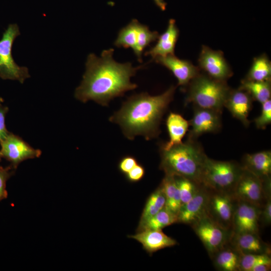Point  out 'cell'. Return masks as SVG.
Here are the masks:
<instances>
[{
	"mask_svg": "<svg viewBox=\"0 0 271 271\" xmlns=\"http://www.w3.org/2000/svg\"><path fill=\"white\" fill-rule=\"evenodd\" d=\"M113 52L110 48L103 50L100 57L93 53L88 55L83 79L75 89L77 99L83 103L93 100L106 106L111 99L137 87L130 79L144 66L135 67L130 62L118 63L113 59Z\"/></svg>",
	"mask_w": 271,
	"mask_h": 271,
	"instance_id": "obj_1",
	"label": "cell"
},
{
	"mask_svg": "<svg viewBox=\"0 0 271 271\" xmlns=\"http://www.w3.org/2000/svg\"><path fill=\"white\" fill-rule=\"evenodd\" d=\"M176 87L171 86L161 94L152 96L147 92L133 95L109 120L118 124L124 136L130 140L142 136L152 140L160 133L162 117L173 98Z\"/></svg>",
	"mask_w": 271,
	"mask_h": 271,
	"instance_id": "obj_2",
	"label": "cell"
},
{
	"mask_svg": "<svg viewBox=\"0 0 271 271\" xmlns=\"http://www.w3.org/2000/svg\"><path fill=\"white\" fill-rule=\"evenodd\" d=\"M160 167L166 175L179 176L201 184L207 156L194 140L174 146L168 150L160 148Z\"/></svg>",
	"mask_w": 271,
	"mask_h": 271,
	"instance_id": "obj_3",
	"label": "cell"
},
{
	"mask_svg": "<svg viewBox=\"0 0 271 271\" xmlns=\"http://www.w3.org/2000/svg\"><path fill=\"white\" fill-rule=\"evenodd\" d=\"M186 103L221 112L231 90L226 81L199 74L189 83Z\"/></svg>",
	"mask_w": 271,
	"mask_h": 271,
	"instance_id": "obj_4",
	"label": "cell"
},
{
	"mask_svg": "<svg viewBox=\"0 0 271 271\" xmlns=\"http://www.w3.org/2000/svg\"><path fill=\"white\" fill-rule=\"evenodd\" d=\"M243 170L236 162L217 161L207 157L201 184L211 190L232 193Z\"/></svg>",
	"mask_w": 271,
	"mask_h": 271,
	"instance_id": "obj_5",
	"label": "cell"
},
{
	"mask_svg": "<svg viewBox=\"0 0 271 271\" xmlns=\"http://www.w3.org/2000/svg\"><path fill=\"white\" fill-rule=\"evenodd\" d=\"M20 34L16 24H10L0 40V77L5 80H18L23 83L29 78L28 69L16 64L12 54L15 39Z\"/></svg>",
	"mask_w": 271,
	"mask_h": 271,
	"instance_id": "obj_6",
	"label": "cell"
},
{
	"mask_svg": "<svg viewBox=\"0 0 271 271\" xmlns=\"http://www.w3.org/2000/svg\"><path fill=\"white\" fill-rule=\"evenodd\" d=\"M243 169L232 194L236 199L261 208L270 196V179L263 180Z\"/></svg>",
	"mask_w": 271,
	"mask_h": 271,
	"instance_id": "obj_7",
	"label": "cell"
},
{
	"mask_svg": "<svg viewBox=\"0 0 271 271\" xmlns=\"http://www.w3.org/2000/svg\"><path fill=\"white\" fill-rule=\"evenodd\" d=\"M156 31H151L148 26L133 19L121 29L114 44L117 47L130 48L140 62H142L144 50L159 37Z\"/></svg>",
	"mask_w": 271,
	"mask_h": 271,
	"instance_id": "obj_8",
	"label": "cell"
},
{
	"mask_svg": "<svg viewBox=\"0 0 271 271\" xmlns=\"http://www.w3.org/2000/svg\"><path fill=\"white\" fill-rule=\"evenodd\" d=\"M208 189L205 215L222 227L232 231L237 199L232 193Z\"/></svg>",
	"mask_w": 271,
	"mask_h": 271,
	"instance_id": "obj_9",
	"label": "cell"
},
{
	"mask_svg": "<svg viewBox=\"0 0 271 271\" xmlns=\"http://www.w3.org/2000/svg\"><path fill=\"white\" fill-rule=\"evenodd\" d=\"M191 226L210 257L230 242L232 231L222 227L206 215Z\"/></svg>",
	"mask_w": 271,
	"mask_h": 271,
	"instance_id": "obj_10",
	"label": "cell"
},
{
	"mask_svg": "<svg viewBox=\"0 0 271 271\" xmlns=\"http://www.w3.org/2000/svg\"><path fill=\"white\" fill-rule=\"evenodd\" d=\"M41 151L34 149L21 137L12 132L0 142V157L9 161L16 169L22 162L39 157Z\"/></svg>",
	"mask_w": 271,
	"mask_h": 271,
	"instance_id": "obj_11",
	"label": "cell"
},
{
	"mask_svg": "<svg viewBox=\"0 0 271 271\" xmlns=\"http://www.w3.org/2000/svg\"><path fill=\"white\" fill-rule=\"evenodd\" d=\"M199 67L211 78L226 81L233 75L223 53L203 46L199 57Z\"/></svg>",
	"mask_w": 271,
	"mask_h": 271,
	"instance_id": "obj_12",
	"label": "cell"
},
{
	"mask_svg": "<svg viewBox=\"0 0 271 271\" xmlns=\"http://www.w3.org/2000/svg\"><path fill=\"white\" fill-rule=\"evenodd\" d=\"M237 200L233 218L232 233H258L261 208L247 202Z\"/></svg>",
	"mask_w": 271,
	"mask_h": 271,
	"instance_id": "obj_13",
	"label": "cell"
},
{
	"mask_svg": "<svg viewBox=\"0 0 271 271\" xmlns=\"http://www.w3.org/2000/svg\"><path fill=\"white\" fill-rule=\"evenodd\" d=\"M221 112L195 107L192 118L189 122L191 126L188 139L194 140L206 133L214 132L219 130L221 122Z\"/></svg>",
	"mask_w": 271,
	"mask_h": 271,
	"instance_id": "obj_14",
	"label": "cell"
},
{
	"mask_svg": "<svg viewBox=\"0 0 271 271\" xmlns=\"http://www.w3.org/2000/svg\"><path fill=\"white\" fill-rule=\"evenodd\" d=\"M154 60L170 70L178 80V85L184 87L199 74V69L191 62L180 59L174 55L159 56Z\"/></svg>",
	"mask_w": 271,
	"mask_h": 271,
	"instance_id": "obj_15",
	"label": "cell"
},
{
	"mask_svg": "<svg viewBox=\"0 0 271 271\" xmlns=\"http://www.w3.org/2000/svg\"><path fill=\"white\" fill-rule=\"evenodd\" d=\"M209 189L202 184L194 197L181 206L177 215V222L191 225L205 215Z\"/></svg>",
	"mask_w": 271,
	"mask_h": 271,
	"instance_id": "obj_16",
	"label": "cell"
},
{
	"mask_svg": "<svg viewBox=\"0 0 271 271\" xmlns=\"http://www.w3.org/2000/svg\"><path fill=\"white\" fill-rule=\"evenodd\" d=\"M252 98L246 91L231 90L224 104L231 114L245 126L250 123L248 116L252 106Z\"/></svg>",
	"mask_w": 271,
	"mask_h": 271,
	"instance_id": "obj_17",
	"label": "cell"
},
{
	"mask_svg": "<svg viewBox=\"0 0 271 271\" xmlns=\"http://www.w3.org/2000/svg\"><path fill=\"white\" fill-rule=\"evenodd\" d=\"M229 243L241 254H270V245L261 239L258 233H232Z\"/></svg>",
	"mask_w": 271,
	"mask_h": 271,
	"instance_id": "obj_18",
	"label": "cell"
},
{
	"mask_svg": "<svg viewBox=\"0 0 271 271\" xmlns=\"http://www.w3.org/2000/svg\"><path fill=\"white\" fill-rule=\"evenodd\" d=\"M179 34L176 22L170 19L166 31L159 35L156 45L145 53V56H151L154 60L159 56L174 55V50Z\"/></svg>",
	"mask_w": 271,
	"mask_h": 271,
	"instance_id": "obj_19",
	"label": "cell"
},
{
	"mask_svg": "<svg viewBox=\"0 0 271 271\" xmlns=\"http://www.w3.org/2000/svg\"><path fill=\"white\" fill-rule=\"evenodd\" d=\"M130 237L140 242L150 253L177 243L176 240L166 235L162 230L144 229Z\"/></svg>",
	"mask_w": 271,
	"mask_h": 271,
	"instance_id": "obj_20",
	"label": "cell"
},
{
	"mask_svg": "<svg viewBox=\"0 0 271 271\" xmlns=\"http://www.w3.org/2000/svg\"><path fill=\"white\" fill-rule=\"evenodd\" d=\"M241 165L243 169L263 180L270 179L271 152L263 151L246 154Z\"/></svg>",
	"mask_w": 271,
	"mask_h": 271,
	"instance_id": "obj_21",
	"label": "cell"
},
{
	"mask_svg": "<svg viewBox=\"0 0 271 271\" xmlns=\"http://www.w3.org/2000/svg\"><path fill=\"white\" fill-rule=\"evenodd\" d=\"M166 126L169 140L161 146V148L164 150H168L182 143V139L188 130L189 122L181 114L170 112L166 119Z\"/></svg>",
	"mask_w": 271,
	"mask_h": 271,
	"instance_id": "obj_22",
	"label": "cell"
},
{
	"mask_svg": "<svg viewBox=\"0 0 271 271\" xmlns=\"http://www.w3.org/2000/svg\"><path fill=\"white\" fill-rule=\"evenodd\" d=\"M216 269L239 271L240 253L229 243L210 257Z\"/></svg>",
	"mask_w": 271,
	"mask_h": 271,
	"instance_id": "obj_23",
	"label": "cell"
},
{
	"mask_svg": "<svg viewBox=\"0 0 271 271\" xmlns=\"http://www.w3.org/2000/svg\"><path fill=\"white\" fill-rule=\"evenodd\" d=\"M166 197L165 207L178 215L181 207L179 189L173 175H166L162 184Z\"/></svg>",
	"mask_w": 271,
	"mask_h": 271,
	"instance_id": "obj_24",
	"label": "cell"
},
{
	"mask_svg": "<svg viewBox=\"0 0 271 271\" xmlns=\"http://www.w3.org/2000/svg\"><path fill=\"white\" fill-rule=\"evenodd\" d=\"M238 88L247 92L253 100H255L261 104L270 99V80L254 81L245 79L241 81V85Z\"/></svg>",
	"mask_w": 271,
	"mask_h": 271,
	"instance_id": "obj_25",
	"label": "cell"
},
{
	"mask_svg": "<svg viewBox=\"0 0 271 271\" xmlns=\"http://www.w3.org/2000/svg\"><path fill=\"white\" fill-rule=\"evenodd\" d=\"M271 63L265 54L254 58L246 79L254 81L270 80Z\"/></svg>",
	"mask_w": 271,
	"mask_h": 271,
	"instance_id": "obj_26",
	"label": "cell"
},
{
	"mask_svg": "<svg viewBox=\"0 0 271 271\" xmlns=\"http://www.w3.org/2000/svg\"><path fill=\"white\" fill-rule=\"evenodd\" d=\"M166 205V197L161 186L149 197L140 221V227L150 218L162 210Z\"/></svg>",
	"mask_w": 271,
	"mask_h": 271,
	"instance_id": "obj_27",
	"label": "cell"
},
{
	"mask_svg": "<svg viewBox=\"0 0 271 271\" xmlns=\"http://www.w3.org/2000/svg\"><path fill=\"white\" fill-rule=\"evenodd\" d=\"M177 222V215L165 206L147 220L142 226L144 229L162 230L163 228Z\"/></svg>",
	"mask_w": 271,
	"mask_h": 271,
	"instance_id": "obj_28",
	"label": "cell"
},
{
	"mask_svg": "<svg viewBox=\"0 0 271 271\" xmlns=\"http://www.w3.org/2000/svg\"><path fill=\"white\" fill-rule=\"evenodd\" d=\"M174 177L179 189L181 206H182L194 197L201 184H198L183 177L179 176H174Z\"/></svg>",
	"mask_w": 271,
	"mask_h": 271,
	"instance_id": "obj_29",
	"label": "cell"
},
{
	"mask_svg": "<svg viewBox=\"0 0 271 271\" xmlns=\"http://www.w3.org/2000/svg\"><path fill=\"white\" fill-rule=\"evenodd\" d=\"M261 263L271 264L270 254L240 253L239 271H251L254 266Z\"/></svg>",
	"mask_w": 271,
	"mask_h": 271,
	"instance_id": "obj_30",
	"label": "cell"
},
{
	"mask_svg": "<svg viewBox=\"0 0 271 271\" xmlns=\"http://www.w3.org/2000/svg\"><path fill=\"white\" fill-rule=\"evenodd\" d=\"M261 112L254 120L258 128L264 129L271 123V100L270 99L261 104Z\"/></svg>",
	"mask_w": 271,
	"mask_h": 271,
	"instance_id": "obj_31",
	"label": "cell"
},
{
	"mask_svg": "<svg viewBox=\"0 0 271 271\" xmlns=\"http://www.w3.org/2000/svg\"><path fill=\"white\" fill-rule=\"evenodd\" d=\"M13 169L12 167L3 168L0 166V201L7 197L6 182L13 175Z\"/></svg>",
	"mask_w": 271,
	"mask_h": 271,
	"instance_id": "obj_32",
	"label": "cell"
},
{
	"mask_svg": "<svg viewBox=\"0 0 271 271\" xmlns=\"http://www.w3.org/2000/svg\"><path fill=\"white\" fill-rule=\"evenodd\" d=\"M271 196H269L261 209L259 217V225H269L271 222Z\"/></svg>",
	"mask_w": 271,
	"mask_h": 271,
	"instance_id": "obj_33",
	"label": "cell"
},
{
	"mask_svg": "<svg viewBox=\"0 0 271 271\" xmlns=\"http://www.w3.org/2000/svg\"><path fill=\"white\" fill-rule=\"evenodd\" d=\"M0 102V142L4 140L10 132L7 128L5 118L8 111V107Z\"/></svg>",
	"mask_w": 271,
	"mask_h": 271,
	"instance_id": "obj_34",
	"label": "cell"
},
{
	"mask_svg": "<svg viewBox=\"0 0 271 271\" xmlns=\"http://www.w3.org/2000/svg\"><path fill=\"white\" fill-rule=\"evenodd\" d=\"M137 164V161L134 157L127 156L120 160L118 168L120 172L126 174Z\"/></svg>",
	"mask_w": 271,
	"mask_h": 271,
	"instance_id": "obj_35",
	"label": "cell"
},
{
	"mask_svg": "<svg viewBox=\"0 0 271 271\" xmlns=\"http://www.w3.org/2000/svg\"><path fill=\"white\" fill-rule=\"evenodd\" d=\"M145 174L144 168L141 165H136L131 170L126 174L127 179L131 182L141 180Z\"/></svg>",
	"mask_w": 271,
	"mask_h": 271,
	"instance_id": "obj_36",
	"label": "cell"
},
{
	"mask_svg": "<svg viewBox=\"0 0 271 271\" xmlns=\"http://www.w3.org/2000/svg\"><path fill=\"white\" fill-rule=\"evenodd\" d=\"M271 269V264L261 263L255 265L251 271H269Z\"/></svg>",
	"mask_w": 271,
	"mask_h": 271,
	"instance_id": "obj_37",
	"label": "cell"
},
{
	"mask_svg": "<svg viewBox=\"0 0 271 271\" xmlns=\"http://www.w3.org/2000/svg\"><path fill=\"white\" fill-rule=\"evenodd\" d=\"M155 4L158 6L162 11H165L166 8L167 3L165 0H153Z\"/></svg>",
	"mask_w": 271,
	"mask_h": 271,
	"instance_id": "obj_38",
	"label": "cell"
},
{
	"mask_svg": "<svg viewBox=\"0 0 271 271\" xmlns=\"http://www.w3.org/2000/svg\"><path fill=\"white\" fill-rule=\"evenodd\" d=\"M4 101V99L0 97V102H3Z\"/></svg>",
	"mask_w": 271,
	"mask_h": 271,
	"instance_id": "obj_39",
	"label": "cell"
},
{
	"mask_svg": "<svg viewBox=\"0 0 271 271\" xmlns=\"http://www.w3.org/2000/svg\"><path fill=\"white\" fill-rule=\"evenodd\" d=\"M1 157H0V159H1Z\"/></svg>",
	"mask_w": 271,
	"mask_h": 271,
	"instance_id": "obj_40",
	"label": "cell"
}]
</instances>
